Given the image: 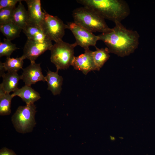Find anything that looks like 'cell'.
<instances>
[{
	"mask_svg": "<svg viewBox=\"0 0 155 155\" xmlns=\"http://www.w3.org/2000/svg\"><path fill=\"white\" fill-rule=\"evenodd\" d=\"M19 2L13 12L12 22L23 30L28 24L27 11L21 2Z\"/></svg>",
	"mask_w": 155,
	"mask_h": 155,
	"instance_id": "e0dca14e",
	"label": "cell"
},
{
	"mask_svg": "<svg viewBox=\"0 0 155 155\" xmlns=\"http://www.w3.org/2000/svg\"><path fill=\"white\" fill-rule=\"evenodd\" d=\"M71 65L74 69L82 71L85 75L91 71L96 70L93 58L92 51L89 48L84 49V53L78 56H74Z\"/></svg>",
	"mask_w": 155,
	"mask_h": 155,
	"instance_id": "9c48e42d",
	"label": "cell"
},
{
	"mask_svg": "<svg viewBox=\"0 0 155 155\" xmlns=\"http://www.w3.org/2000/svg\"><path fill=\"white\" fill-rule=\"evenodd\" d=\"M22 30L27 39L40 43L51 41L42 28L37 26L28 24Z\"/></svg>",
	"mask_w": 155,
	"mask_h": 155,
	"instance_id": "5bb4252c",
	"label": "cell"
},
{
	"mask_svg": "<svg viewBox=\"0 0 155 155\" xmlns=\"http://www.w3.org/2000/svg\"><path fill=\"white\" fill-rule=\"evenodd\" d=\"M96 50L92 51V55L97 71H99L108 59L110 53L107 47L99 49L96 47Z\"/></svg>",
	"mask_w": 155,
	"mask_h": 155,
	"instance_id": "ac0fdd59",
	"label": "cell"
},
{
	"mask_svg": "<svg viewBox=\"0 0 155 155\" xmlns=\"http://www.w3.org/2000/svg\"><path fill=\"white\" fill-rule=\"evenodd\" d=\"M77 46L75 42L69 44L62 40L55 42L51 50V62L55 66L57 71L66 69L71 63L74 56V48Z\"/></svg>",
	"mask_w": 155,
	"mask_h": 155,
	"instance_id": "5b68a950",
	"label": "cell"
},
{
	"mask_svg": "<svg viewBox=\"0 0 155 155\" xmlns=\"http://www.w3.org/2000/svg\"><path fill=\"white\" fill-rule=\"evenodd\" d=\"M58 71L53 72L49 69L45 76L47 83V90L55 96L60 94L63 80V77L58 74Z\"/></svg>",
	"mask_w": 155,
	"mask_h": 155,
	"instance_id": "9a60e30c",
	"label": "cell"
},
{
	"mask_svg": "<svg viewBox=\"0 0 155 155\" xmlns=\"http://www.w3.org/2000/svg\"><path fill=\"white\" fill-rule=\"evenodd\" d=\"M24 59L22 56L16 58L7 57L4 62H0V75L5 73V71L17 72L20 69H22Z\"/></svg>",
	"mask_w": 155,
	"mask_h": 155,
	"instance_id": "2e32d148",
	"label": "cell"
},
{
	"mask_svg": "<svg viewBox=\"0 0 155 155\" xmlns=\"http://www.w3.org/2000/svg\"><path fill=\"white\" fill-rule=\"evenodd\" d=\"M16 7L0 9V24L12 22L13 16Z\"/></svg>",
	"mask_w": 155,
	"mask_h": 155,
	"instance_id": "7402d4cb",
	"label": "cell"
},
{
	"mask_svg": "<svg viewBox=\"0 0 155 155\" xmlns=\"http://www.w3.org/2000/svg\"><path fill=\"white\" fill-rule=\"evenodd\" d=\"M13 97L12 94L5 92L0 87V115H7L11 114V101Z\"/></svg>",
	"mask_w": 155,
	"mask_h": 155,
	"instance_id": "ffe728a7",
	"label": "cell"
},
{
	"mask_svg": "<svg viewBox=\"0 0 155 155\" xmlns=\"http://www.w3.org/2000/svg\"><path fill=\"white\" fill-rule=\"evenodd\" d=\"M36 107L33 104L20 106L11 117V121L16 131L20 133L31 132L35 126Z\"/></svg>",
	"mask_w": 155,
	"mask_h": 155,
	"instance_id": "277c9868",
	"label": "cell"
},
{
	"mask_svg": "<svg viewBox=\"0 0 155 155\" xmlns=\"http://www.w3.org/2000/svg\"><path fill=\"white\" fill-rule=\"evenodd\" d=\"M14 97H20L26 104H33L40 98V94L31 86L25 85L22 88H18L12 94Z\"/></svg>",
	"mask_w": 155,
	"mask_h": 155,
	"instance_id": "4fadbf2b",
	"label": "cell"
},
{
	"mask_svg": "<svg viewBox=\"0 0 155 155\" xmlns=\"http://www.w3.org/2000/svg\"><path fill=\"white\" fill-rule=\"evenodd\" d=\"M74 22L90 32L104 33L110 31L105 19L85 7L77 8L72 13Z\"/></svg>",
	"mask_w": 155,
	"mask_h": 155,
	"instance_id": "3957f363",
	"label": "cell"
},
{
	"mask_svg": "<svg viewBox=\"0 0 155 155\" xmlns=\"http://www.w3.org/2000/svg\"><path fill=\"white\" fill-rule=\"evenodd\" d=\"M27 5L28 24L42 28L44 13L42 11L40 0H24Z\"/></svg>",
	"mask_w": 155,
	"mask_h": 155,
	"instance_id": "8fae6325",
	"label": "cell"
},
{
	"mask_svg": "<svg viewBox=\"0 0 155 155\" xmlns=\"http://www.w3.org/2000/svg\"><path fill=\"white\" fill-rule=\"evenodd\" d=\"M44 18L42 28L46 34L51 40L55 42L62 40L65 30L68 26L57 16L51 15L43 9Z\"/></svg>",
	"mask_w": 155,
	"mask_h": 155,
	"instance_id": "8992f818",
	"label": "cell"
},
{
	"mask_svg": "<svg viewBox=\"0 0 155 155\" xmlns=\"http://www.w3.org/2000/svg\"><path fill=\"white\" fill-rule=\"evenodd\" d=\"M115 23L110 31L98 35L99 40L105 43L110 53L121 57L128 56L137 48L140 35L137 31L126 28L121 22Z\"/></svg>",
	"mask_w": 155,
	"mask_h": 155,
	"instance_id": "6da1fadb",
	"label": "cell"
},
{
	"mask_svg": "<svg viewBox=\"0 0 155 155\" xmlns=\"http://www.w3.org/2000/svg\"><path fill=\"white\" fill-rule=\"evenodd\" d=\"M0 76L2 77L3 81L0 84V87L5 92H13L18 88L19 82L21 78L20 75L17 72H7L0 75Z\"/></svg>",
	"mask_w": 155,
	"mask_h": 155,
	"instance_id": "7c38bea8",
	"label": "cell"
},
{
	"mask_svg": "<svg viewBox=\"0 0 155 155\" xmlns=\"http://www.w3.org/2000/svg\"><path fill=\"white\" fill-rule=\"evenodd\" d=\"M77 2L94 11L104 19L121 22L129 14L126 2L123 0H78Z\"/></svg>",
	"mask_w": 155,
	"mask_h": 155,
	"instance_id": "7a4b0ae2",
	"label": "cell"
},
{
	"mask_svg": "<svg viewBox=\"0 0 155 155\" xmlns=\"http://www.w3.org/2000/svg\"><path fill=\"white\" fill-rule=\"evenodd\" d=\"M19 49L15 44L12 43L10 40L4 38L3 41L0 42V57L5 56L10 57L13 52Z\"/></svg>",
	"mask_w": 155,
	"mask_h": 155,
	"instance_id": "44dd1931",
	"label": "cell"
},
{
	"mask_svg": "<svg viewBox=\"0 0 155 155\" xmlns=\"http://www.w3.org/2000/svg\"><path fill=\"white\" fill-rule=\"evenodd\" d=\"M67 25L68 29L71 31L73 35L77 45L84 49L89 48L90 46L96 47V42L99 40L98 35H95L92 32L74 22H68Z\"/></svg>",
	"mask_w": 155,
	"mask_h": 155,
	"instance_id": "52a82bcc",
	"label": "cell"
},
{
	"mask_svg": "<svg viewBox=\"0 0 155 155\" xmlns=\"http://www.w3.org/2000/svg\"><path fill=\"white\" fill-rule=\"evenodd\" d=\"M22 30L12 22L0 24L1 32L10 41L19 36Z\"/></svg>",
	"mask_w": 155,
	"mask_h": 155,
	"instance_id": "d6986e66",
	"label": "cell"
},
{
	"mask_svg": "<svg viewBox=\"0 0 155 155\" xmlns=\"http://www.w3.org/2000/svg\"><path fill=\"white\" fill-rule=\"evenodd\" d=\"M53 46L52 41L40 43L27 39L22 56L25 59H29L31 63L34 62L38 57L45 51L51 50Z\"/></svg>",
	"mask_w": 155,
	"mask_h": 155,
	"instance_id": "ba28073f",
	"label": "cell"
},
{
	"mask_svg": "<svg viewBox=\"0 0 155 155\" xmlns=\"http://www.w3.org/2000/svg\"><path fill=\"white\" fill-rule=\"evenodd\" d=\"M20 0H0V9H11L16 7L15 6Z\"/></svg>",
	"mask_w": 155,
	"mask_h": 155,
	"instance_id": "603a6c76",
	"label": "cell"
},
{
	"mask_svg": "<svg viewBox=\"0 0 155 155\" xmlns=\"http://www.w3.org/2000/svg\"><path fill=\"white\" fill-rule=\"evenodd\" d=\"M22 70L23 71L20 75V78L25 85L31 86L39 81H46L40 63H36L35 62L31 63L30 65Z\"/></svg>",
	"mask_w": 155,
	"mask_h": 155,
	"instance_id": "30bf717a",
	"label": "cell"
},
{
	"mask_svg": "<svg viewBox=\"0 0 155 155\" xmlns=\"http://www.w3.org/2000/svg\"><path fill=\"white\" fill-rule=\"evenodd\" d=\"M0 155H17L12 150L5 147L1 148L0 150Z\"/></svg>",
	"mask_w": 155,
	"mask_h": 155,
	"instance_id": "cb8c5ba5",
	"label": "cell"
}]
</instances>
